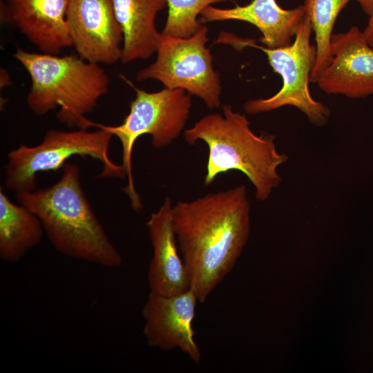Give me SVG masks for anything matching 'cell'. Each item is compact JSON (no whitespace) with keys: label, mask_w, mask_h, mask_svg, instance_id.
Masks as SVG:
<instances>
[{"label":"cell","mask_w":373,"mask_h":373,"mask_svg":"<svg viewBox=\"0 0 373 373\" xmlns=\"http://www.w3.org/2000/svg\"><path fill=\"white\" fill-rule=\"evenodd\" d=\"M359 3L363 10L367 15H370L373 6V0H355Z\"/></svg>","instance_id":"cell-20"},{"label":"cell","mask_w":373,"mask_h":373,"mask_svg":"<svg viewBox=\"0 0 373 373\" xmlns=\"http://www.w3.org/2000/svg\"><path fill=\"white\" fill-rule=\"evenodd\" d=\"M222 112L205 115L184 133L188 144L202 140L208 146L204 184H211L222 173L239 171L254 186L256 198L265 201L280 185L278 168L288 157L278 151L275 135L254 133L245 115L230 105L222 106Z\"/></svg>","instance_id":"cell-3"},{"label":"cell","mask_w":373,"mask_h":373,"mask_svg":"<svg viewBox=\"0 0 373 373\" xmlns=\"http://www.w3.org/2000/svg\"><path fill=\"white\" fill-rule=\"evenodd\" d=\"M350 1L305 0L303 4L314 32L316 48V59L310 75V82L315 83L329 62L330 43L335 21L341 11Z\"/></svg>","instance_id":"cell-17"},{"label":"cell","mask_w":373,"mask_h":373,"mask_svg":"<svg viewBox=\"0 0 373 373\" xmlns=\"http://www.w3.org/2000/svg\"><path fill=\"white\" fill-rule=\"evenodd\" d=\"M113 136L102 128L94 131L86 128L71 131L49 130L39 144H21L8 153L4 186L16 193L32 191L38 173L62 168L68 159L76 155L100 161L103 170L99 177L124 178L126 173L122 165L114 163L108 155Z\"/></svg>","instance_id":"cell-6"},{"label":"cell","mask_w":373,"mask_h":373,"mask_svg":"<svg viewBox=\"0 0 373 373\" xmlns=\"http://www.w3.org/2000/svg\"><path fill=\"white\" fill-rule=\"evenodd\" d=\"M198 302L191 288L171 296L150 291L142 311L146 343L162 350L179 349L198 363L201 352L193 327Z\"/></svg>","instance_id":"cell-9"},{"label":"cell","mask_w":373,"mask_h":373,"mask_svg":"<svg viewBox=\"0 0 373 373\" xmlns=\"http://www.w3.org/2000/svg\"><path fill=\"white\" fill-rule=\"evenodd\" d=\"M208 28L202 26L189 37L164 35L157 49V58L139 70V82L155 79L164 88L182 89L200 97L210 109L220 104V75L214 70L212 56L206 47Z\"/></svg>","instance_id":"cell-8"},{"label":"cell","mask_w":373,"mask_h":373,"mask_svg":"<svg viewBox=\"0 0 373 373\" xmlns=\"http://www.w3.org/2000/svg\"><path fill=\"white\" fill-rule=\"evenodd\" d=\"M312 28L307 16L300 23L294 41L287 46L268 48L258 45L256 40L240 39V50L253 47L263 51L273 70L282 78L281 88L268 98H258L245 102V111L256 115L276 110L286 106L300 110L314 126L325 125L330 117L329 108L313 98L309 88L310 75L315 65L316 48L310 42Z\"/></svg>","instance_id":"cell-7"},{"label":"cell","mask_w":373,"mask_h":373,"mask_svg":"<svg viewBox=\"0 0 373 373\" xmlns=\"http://www.w3.org/2000/svg\"><path fill=\"white\" fill-rule=\"evenodd\" d=\"M135 98L130 105V112L117 126H107L85 119L80 128L95 127L104 129L116 136L122 146V166L128 180L123 188L132 209L136 212L142 204L135 190L133 178L132 152L141 135L149 134L152 146L157 149L169 145L179 137L188 119L191 106L189 93L182 89L166 88L149 93L135 88Z\"/></svg>","instance_id":"cell-5"},{"label":"cell","mask_w":373,"mask_h":373,"mask_svg":"<svg viewBox=\"0 0 373 373\" xmlns=\"http://www.w3.org/2000/svg\"><path fill=\"white\" fill-rule=\"evenodd\" d=\"M227 0H167L164 35L189 37L202 28L198 16L207 6Z\"/></svg>","instance_id":"cell-18"},{"label":"cell","mask_w":373,"mask_h":373,"mask_svg":"<svg viewBox=\"0 0 373 373\" xmlns=\"http://www.w3.org/2000/svg\"><path fill=\"white\" fill-rule=\"evenodd\" d=\"M69 0H6L1 19L10 21L42 52L73 46L66 16Z\"/></svg>","instance_id":"cell-12"},{"label":"cell","mask_w":373,"mask_h":373,"mask_svg":"<svg viewBox=\"0 0 373 373\" xmlns=\"http://www.w3.org/2000/svg\"><path fill=\"white\" fill-rule=\"evenodd\" d=\"M13 57L31 79L27 97L30 110L44 115L59 106L57 119L69 127L79 128L85 115L93 111L108 91L109 79L103 68L80 57L21 49Z\"/></svg>","instance_id":"cell-4"},{"label":"cell","mask_w":373,"mask_h":373,"mask_svg":"<svg viewBox=\"0 0 373 373\" xmlns=\"http://www.w3.org/2000/svg\"><path fill=\"white\" fill-rule=\"evenodd\" d=\"M44 227L39 217L13 203L0 190V257L8 262L20 260L41 241Z\"/></svg>","instance_id":"cell-16"},{"label":"cell","mask_w":373,"mask_h":373,"mask_svg":"<svg viewBox=\"0 0 373 373\" xmlns=\"http://www.w3.org/2000/svg\"><path fill=\"white\" fill-rule=\"evenodd\" d=\"M330 54L328 65L315 82L321 90L353 99L373 95V48L362 30L352 26L333 34Z\"/></svg>","instance_id":"cell-11"},{"label":"cell","mask_w":373,"mask_h":373,"mask_svg":"<svg viewBox=\"0 0 373 373\" xmlns=\"http://www.w3.org/2000/svg\"><path fill=\"white\" fill-rule=\"evenodd\" d=\"M166 5L167 0H113L123 34V63L146 59L157 51L161 33L156 29L155 17Z\"/></svg>","instance_id":"cell-15"},{"label":"cell","mask_w":373,"mask_h":373,"mask_svg":"<svg viewBox=\"0 0 373 373\" xmlns=\"http://www.w3.org/2000/svg\"><path fill=\"white\" fill-rule=\"evenodd\" d=\"M372 372H373V371H372Z\"/></svg>","instance_id":"cell-22"},{"label":"cell","mask_w":373,"mask_h":373,"mask_svg":"<svg viewBox=\"0 0 373 373\" xmlns=\"http://www.w3.org/2000/svg\"><path fill=\"white\" fill-rule=\"evenodd\" d=\"M172 209L171 200L166 198L146 222L153 249L147 277L150 291L166 296L191 288L173 227Z\"/></svg>","instance_id":"cell-13"},{"label":"cell","mask_w":373,"mask_h":373,"mask_svg":"<svg viewBox=\"0 0 373 373\" xmlns=\"http://www.w3.org/2000/svg\"><path fill=\"white\" fill-rule=\"evenodd\" d=\"M61 169L57 182L16 193L17 200L39 217L49 241L63 255L106 267H119L122 257L84 193L78 166L66 162Z\"/></svg>","instance_id":"cell-2"},{"label":"cell","mask_w":373,"mask_h":373,"mask_svg":"<svg viewBox=\"0 0 373 373\" xmlns=\"http://www.w3.org/2000/svg\"><path fill=\"white\" fill-rule=\"evenodd\" d=\"M202 23L238 20L255 26L262 33L259 41L268 48L289 46L305 17L303 5L293 9L281 8L276 0H252L245 6L236 5L230 8H218L212 6L200 13Z\"/></svg>","instance_id":"cell-14"},{"label":"cell","mask_w":373,"mask_h":373,"mask_svg":"<svg viewBox=\"0 0 373 373\" xmlns=\"http://www.w3.org/2000/svg\"><path fill=\"white\" fill-rule=\"evenodd\" d=\"M66 20L73 46L81 58L98 64L120 59L123 34L113 0H69Z\"/></svg>","instance_id":"cell-10"},{"label":"cell","mask_w":373,"mask_h":373,"mask_svg":"<svg viewBox=\"0 0 373 373\" xmlns=\"http://www.w3.org/2000/svg\"><path fill=\"white\" fill-rule=\"evenodd\" d=\"M1 76L3 77V79L1 78V87L2 88V86L4 87L9 84L10 79L8 76L5 78L6 70L4 69H1Z\"/></svg>","instance_id":"cell-21"},{"label":"cell","mask_w":373,"mask_h":373,"mask_svg":"<svg viewBox=\"0 0 373 373\" xmlns=\"http://www.w3.org/2000/svg\"><path fill=\"white\" fill-rule=\"evenodd\" d=\"M173 227L199 303L232 270L250 233V203L245 185L179 201Z\"/></svg>","instance_id":"cell-1"},{"label":"cell","mask_w":373,"mask_h":373,"mask_svg":"<svg viewBox=\"0 0 373 373\" xmlns=\"http://www.w3.org/2000/svg\"><path fill=\"white\" fill-rule=\"evenodd\" d=\"M367 24L363 31V34L367 44L373 48V6L370 13Z\"/></svg>","instance_id":"cell-19"}]
</instances>
